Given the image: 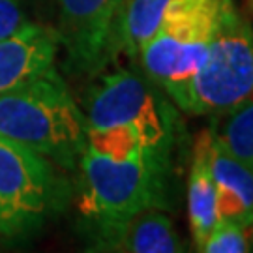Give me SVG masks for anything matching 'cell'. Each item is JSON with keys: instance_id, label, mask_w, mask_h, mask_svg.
I'll return each instance as SVG.
<instances>
[{"instance_id": "cell-1", "label": "cell", "mask_w": 253, "mask_h": 253, "mask_svg": "<svg viewBox=\"0 0 253 253\" xmlns=\"http://www.w3.org/2000/svg\"><path fill=\"white\" fill-rule=\"evenodd\" d=\"M0 135L73 167L86 145V117L54 68L0 94Z\"/></svg>"}, {"instance_id": "cell-2", "label": "cell", "mask_w": 253, "mask_h": 253, "mask_svg": "<svg viewBox=\"0 0 253 253\" xmlns=\"http://www.w3.org/2000/svg\"><path fill=\"white\" fill-rule=\"evenodd\" d=\"M79 171L77 210L90 227L118 223L148 208L165 207L169 156L139 154L115 160L84 148Z\"/></svg>"}, {"instance_id": "cell-3", "label": "cell", "mask_w": 253, "mask_h": 253, "mask_svg": "<svg viewBox=\"0 0 253 253\" xmlns=\"http://www.w3.org/2000/svg\"><path fill=\"white\" fill-rule=\"evenodd\" d=\"M233 0H178L139 51L146 77L172 101L197 72Z\"/></svg>"}, {"instance_id": "cell-4", "label": "cell", "mask_w": 253, "mask_h": 253, "mask_svg": "<svg viewBox=\"0 0 253 253\" xmlns=\"http://www.w3.org/2000/svg\"><path fill=\"white\" fill-rule=\"evenodd\" d=\"M252 98L253 27L233 6L174 103L188 115L219 117Z\"/></svg>"}, {"instance_id": "cell-5", "label": "cell", "mask_w": 253, "mask_h": 253, "mask_svg": "<svg viewBox=\"0 0 253 253\" xmlns=\"http://www.w3.org/2000/svg\"><path fill=\"white\" fill-rule=\"evenodd\" d=\"M84 117L90 129H124L152 152L171 156L174 115L148 77L129 70L105 75L90 92Z\"/></svg>"}, {"instance_id": "cell-6", "label": "cell", "mask_w": 253, "mask_h": 253, "mask_svg": "<svg viewBox=\"0 0 253 253\" xmlns=\"http://www.w3.org/2000/svg\"><path fill=\"white\" fill-rule=\"evenodd\" d=\"M62 190L51 160L0 135V238L42 225L62 199Z\"/></svg>"}, {"instance_id": "cell-7", "label": "cell", "mask_w": 253, "mask_h": 253, "mask_svg": "<svg viewBox=\"0 0 253 253\" xmlns=\"http://www.w3.org/2000/svg\"><path fill=\"white\" fill-rule=\"evenodd\" d=\"M122 0H58L60 47L75 72L92 73L111 51L113 27Z\"/></svg>"}, {"instance_id": "cell-8", "label": "cell", "mask_w": 253, "mask_h": 253, "mask_svg": "<svg viewBox=\"0 0 253 253\" xmlns=\"http://www.w3.org/2000/svg\"><path fill=\"white\" fill-rule=\"evenodd\" d=\"M58 30L30 23L0 40V94L19 88L56 68Z\"/></svg>"}, {"instance_id": "cell-9", "label": "cell", "mask_w": 253, "mask_h": 253, "mask_svg": "<svg viewBox=\"0 0 253 253\" xmlns=\"http://www.w3.org/2000/svg\"><path fill=\"white\" fill-rule=\"evenodd\" d=\"M94 250L122 253H182L188 248L160 208H148L118 223L96 225Z\"/></svg>"}, {"instance_id": "cell-10", "label": "cell", "mask_w": 253, "mask_h": 253, "mask_svg": "<svg viewBox=\"0 0 253 253\" xmlns=\"http://www.w3.org/2000/svg\"><path fill=\"white\" fill-rule=\"evenodd\" d=\"M208 171L217 190L219 217L253 227V167L227 150L212 133L203 131Z\"/></svg>"}, {"instance_id": "cell-11", "label": "cell", "mask_w": 253, "mask_h": 253, "mask_svg": "<svg viewBox=\"0 0 253 253\" xmlns=\"http://www.w3.org/2000/svg\"><path fill=\"white\" fill-rule=\"evenodd\" d=\"M188 217H190L191 240L195 250H199L208 233L214 229L219 219L217 190L214 178L208 171L203 133L193 148L190 174H188Z\"/></svg>"}, {"instance_id": "cell-12", "label": "cell", "mask_w": 253, "mask_h": 253, "mask_svg": "<svg viewBox=\"0 0 253 253\" xmlns=\"http://www.w3.org/2000/svg\"><path fill=\"white\" fill-rule=\"evenodd\" d=\"M176 2L178 0H122L115 19L111 45L117 42L122 53L137 56Z\"/></svg>"}, {"instance_id": "cell-13", "label": "cell", "mask_w": 253, "mask_h": 253, "mask_svg": "<svg viewBox=\"0 0 253 253\" xmlns=\"http://www.w3.org/2000/svg\"><path fill=\"white\" fill-rule=\"evenodd\" d=\"M217 118L221 120L212 133L233 156L253 167V98Z\"/></svg>"}, {"instance_id": "cell-14", "label": "cell", "mask_w": 253, "mask_h": 253, "mask_svg": "<svg viewBox=\"0 0 253 253\" xmlns=\"http://www.w3.org/2000/svg\"><path fill=\"white\" fill-rule=\"evenodd\" d=\"M201 253H248L253 252V227L242 221L219 217L214 229L197 250Z\"/></svg>"}, {"instance_id": "cell-15", "label": "cell", "mask_w": 253, "mask_h": 253, "mask_svg": "<svg viewBox=\"0 0 253 253\" xmlns=\"http://www.w3.org/2000/svg\"><path fill=\"white\" fill-rule=\"evenodd\" d=\"M25 0H0V40L27 25Z\"/></svg>"}]
</instances>
